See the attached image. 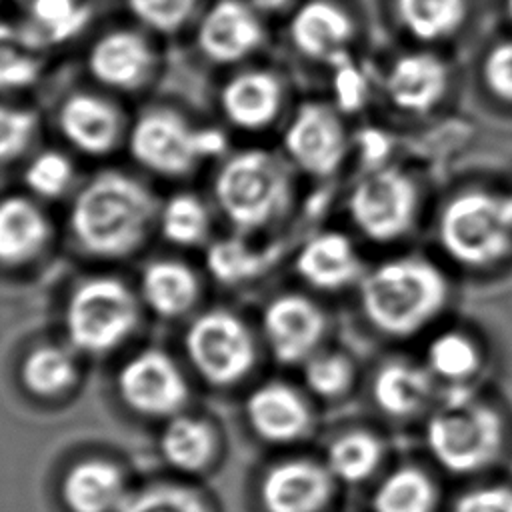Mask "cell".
Listing matches in <instances>:
<instances>
[{"mask_svg": "<svg viewBox=\"0 0 512 512\" xmlns=\"http://www.w3.org/2000/svg\"><path fill=\"white\" fill-rule=\"evenodd\" d=\"M160 200L136 176L106 168L72 192L66 228L74 246L98 262L132 258L156 230Z\"/></svg>", "mask_w": 512, "mask_h": 512, "instance_id": "obj_1", "label": "cell"}, {"mask_svg": "<svg viewBox=\"0 0 512 512\" xmlns=\"http://www.w3.org/2000/svg\"><path fill=\"white\" fill-rule=\"evenodd\" d=\"M356 290L368 324L390 338L416 336L450 302L446 274L422 256H398L366 268Z\"/></svg>", "mask_w": 512, "mask_h": 512, "instance_id": "obj_2", "label": "cell"}, {"mask_svg": "<svg viewBox=\"0 0 512 512\" xmlns=\"http://www.w3.org/2000/svg\"><path fill=\"white\" fill-rule=\"evenodd\" d=\"M290 162L266 148L230 150L212 176V200L230 230L258 236L284 218L292 202Z\"/></svg>", "mask_w": 512, "mask_h": 512, "instance_id": "obj_3", "label": "cell"}, {"mask_svg": "<svg viewBox=\"0 0 512 512\" xmlns=\"http://www.w3.org/2000/svg\"><path fill=\"white\" fill-rule=\"evenodd\" d=\"M142 314L136 286L114 274H90L66 294L62 306L66 344L82 356H108L136 334Z\"/></svg>", "mask_w": 512, "mask_h": 512, "instance_id": "obj_4", "label": "cell"}, {"mask_svg": "<svg viewBox=\"0 0 512 512\" xmlns=\"http://www.w3.org/2000/svg\"><path fill=\"white\" fill-rule=\"evenodd\" d=\"M126 150L134 164L166 180H182L204 162L230 152L228 136L218 126L192 124L172 106H150L130 124Z\"/></svg>", "mask_w": 512, "mask_h": 512, "instance_id": "obj_5", "label": "cell"}, {"mask_svg": "<svg viewBox=\"0 0 512 512\" xmlns=\"http://www.w3.org/2000/svg\"><path fill=\"white\" fill-rule=\"evenodd\" d=\"M426 444L434 460L452 474L482 470L502 446L500 414L476 398L472 384L444 386L426 424Z\"/></svg>", "mask_w": 512, "mask_h": 512, "instance_id": "obj_6", "label": "cell"}, {"mask_svg": "<svg viewBox=\"0 0 512 512\" xmlns=\"http://www.w3.org/2000/svg\"><path fill=\"white\" fill-rule=\"evenodd\" d=\"M182 348L192 372L212 388L240 384L258 364L256 332L224 306L196 312L182 332Z\"/></svg>", "mask_w": 512, "mask_h": 512, "instance_id": "obj_7", "label": "cell"}, {"mask_svg": "<svg viewBox=\"0 0 512 512\" xmlns=\"http://www.w3.org/2000/svg\"><path fill=\"white\" fill-rule=\"evenodd\" d=\"M442 250L460 266L490 268L512 252V226L500 194L466 190L446 202L436 226Z\"/></svg>", "mask_w": 512, "mask_h": 512, "instance_id": "obj_8", "label": "cell"}, {"mask_svg": "<svg viewBox=\"0 0 512 512\" xmlns=\"http://www.w3.org/2000/svg\"><path fill=\"white\" fill-rule=\"evenodd\" d=\"M354 228L376 244H390L410 234L420 210L416 182L390 164L364 170L346 198Z\"/></svg>", "mask_w": 512, "mask_h": 512, "instance_id": "obj_9", "label": "cell"}, {"mask_svg": "<svg viewBox=\"0 0 512 512\" xmlns=\"http://www.w3.org/2000/svg\"><path fill=\"white\" fill-rule=\"evenodd\" d=\"M352 150L342 112L330 102H300L282 132V152L292 168L312 176L336 174Z\"/></svg>", "mask_w": 512, "mask_h": 512, "instance_id": "obj_10", "label": "cell"}, {"mask_svg": "<svg viewBox=\"0 0 512 512\" xmlns=\"http://www.w3.org/2000/svg\"><path fill=\"white\" fill-rule=\"evenodd\" d=\"M114 382L124 406L146 418L168 420L184 410L190 396V384L180 364L156 346L128 356L118 366Z\"/></svg>", "mask_w": 512, "mask_h": 512, "instance_id": "obj_11", "label": "cell"}, {"mask_svg": "<svg viewBox=\"0 0 512 512\" xmlns=\"http://www.w3.org/2000/svg\"><path fill=\"white\" fill-rule=\"evenodd\" d=\"M266 38V18L246 0H208L192 24L198 54L222 68L248 62L264 48Z\"/></svg>", "mask_w": 512, "mask_h": 512, "instance_id": "obj_12", "label": "cell"}, {"mask_svg": "<svg viewBox=\"0 0 512 512\" xmlns=\"http://www.w3.org/2000/svg\"><path fill=\"white\" fill-rule=\"evenodd\" d=\"M260 340L284 366H302L322 348L328 332L324 308L304 292L274 294L260 310Z\"/></svg>", "mask_w": 512, "mask_h": 512, "instance_id": "obj_13", "label": "cell"}, {"mask_svg": "<svg viewBox=\"0 0 512 512\" xmlns=\"http://www.w3.org/2000/svg\"><path fill=\"white\" fill-rule=\"evenodd\" d=\"M84 64L100 88L138 92L156 74L158 52L150 32L140 26H112L90 42Z\"/></svg>", "mask_w": 512, "mask_h": 512, "instance_id": "obj_14", "label": "cell"}, {"mask_svg": "<svg viewBox=\"0 0 512 512\" xmlns=\"http://www.w3.org/2000/svg\"><path fill=\"white\" fill-rule=\"evenodd\" d=\"M60 138L80 156L106 158L126 142L128 120L120 106L92 90L68 92L56 108Z\"/></svg>", "mask_w": 512, "mask_h": 512, "instance_id": "obj_15", "label": "cell"}, {"mask_svg": "<svg viewBox=\"0 0 512 512\" xmlns=\"http://www.w3.org/2000/svg\"><path fill=\"white\" fill-rule=\"evenodd\" d=\"M284 104V80L270 68H236L218 88V110L224 122L246 134L268 130L280 118Z\"/></svg>", "mask_w": 512, "mask_h": 512, "instance_id": "obj_16", "label": "cell"}, {"mask_svg": "<svg viewBox=\"0 0 512 512\" xmlns=\"http://www.w3.org/2000/svg\"><path fill=\"white\" fill-rule=\"evenodd\" d=\"M354 20L334 0H300L286 16L290 46L312 62L332 66L352 54Z\"/></svg>", "mask_w": 512, "mask_h": 512, "instance_id": "obj_17", "label": "cell"}, {"mask_svg": "<svg viewBox=\"0 0 512 512\" xmlns=\"http://www.w3.org/2000/svg\"><path fill=\"white\" fill-rule=\"evenodd\" d=\"M292 268L312 290L334 294L358 286L366 268L352 238L340 230H318L296 250Z\"/></svg>", "mask_w": 512, "mask_h": 512, "instance_id": "obj_18", "label": "cell"}, {"mask_svg": "<svg viewBox=\"0 0 512 512\" xmlns=\"http://www.w3.org/2000/svg\"><path fill=\"white\" fill-rule=\"evenodd\" d=\"M450 68L432 52H408L396 56L384 74L388 102L412 116L432 112L448 94Z\"/></svg>", "mask_w": 512, "mask_h": 512, "instance_id": "obj_19", "label": "cell"}, {"mask_svg": "<svg viewBox=\"0 0 512 512\" xmlns=\"http://www.w3.org/2000/svg\"><path fill=\"white\" fill-rule=\"evenodd\" d=\"M244 414L254 434L268 444H288L302 438L312 412L306 398L284 380H266L250 390Z\"/></svg>", "mask_w": 512, "mask_h": 512, "instance_id": "obj_20", "label": "cell"}, {"mask_svg": "<svg viewBox=\"0 0 512 512\" xmlns=\"http://www.w3.org/2000/svg\"><path fill=\"white\" fill-rule=\"evenodd\" d=\"M328 468L310 458L274 464L260 480V504L266 512H320L332 494Z\"/></svg>", "mask_w": 512, "mask_h": 512, "instance_id": "obj_21", "label": "cell"}, {"mask_svg": "<svg viewBox=\"0 0 512 512\" xmlns=\"http://www.w3.org/2000/svg\"><path fill=\"white\" fill-rule=\"evenodd\" d=\"M136 292L146 312L162 320H178L198 306L202 282L188 262L154 258L140 270Z\"/></svg>", "mask_w": 512, "mask_h": 512, "instance_id": "obj_22", "label": "cell"}, {"mask_svg": "<svg viewBox=\"0 0 512 512\" xmlns=\"http://www.w3.org/2000/svg\"><path fill=\"white\" fill-rule=\"evenodd\" d=\"M52 240V222L42 202L30 194L0 198V266L22 268L36 262Z\"/></svg>", "mask_w": 512, "mask_h": 512, "instance_id": "obj_23", "label": "cell"}, {"mask_svg": "<svg viewBox=\"0 0 512 512\" xmlns=\"http://www.w3.org/2000/svg\"><path fill=\"white\" fill-rule=\"evenodd\" d=\"M440 384L430 370L412 360H390L384 362L372 378V400L392 418H412L426 410Z\"/></svg>", "mask_w": 512, "mask_h": 512, "instance_id": "obj_24", "label": "cell"}, {"mask_svg": "<svg viewBox=\"0 0 512 512\" xmlns=\"http://www.w3.org/2000/svg\"><path fill=\"white\" fill-rule=\"evenodd\" d=\"M278 254L276 246L258 244L256 236L230 230L206 244L204 264L214 282L236 288L260 280L276 264Z\"/></svg>", "mask_w": 512, "mask_h": 512, "instance_id": "obj_25", "label": "cell"}, {"mask_svg": "<svg viewBox=\"0 0 512 512\" xmlns=\"http://www.w3.org/2000/svg\"><path fill=\"white\" fill-rule=\"evenodd\" d=\"M128 494L118 466L102 458L76 462L62 480V500L70 512H120Z\"/></svg>", "mask_w": 512, "mask_h": 512, "instance_id": "obj_26", "label": "cell"}, {"mask_svg": "<svg viewBox=\"0 0 512 512\" xmlns=\"http://www.w3.org/2000/svg\"><path fill=\"white\" fill-rule=\"evenodd\" d=\"M48 52L22 20H0V94L32 88L44 74Z\"/></svg>", "mask_w": 512, "mask_h": 512, "instance_id": "obj_27", "label": "cell"}, {"mask_svg": "<svg viewBox=\"0 0 512 512\" xmlns=\"http://www.w3.org/2000/svg\"><path fill=\"white\" fill-rule=\"evenodd\" d=\"M20 384L38 398H56L66 394L80 376L76 352L56 342L32 346L18 368Z\"/></svg>", "mask_w": 512, "mask_h": 512, "instance_id": "obj_28", "label": "cell"}, {"mask_svg": "<svg viewBox=\"0 0 512 512\" xmlns=\"http://www.w3.org/2000/svg\"><path fill=\"white\" fill-rule=\"evenodd\" d=\"M156 230L170 246L206 248L212 240L210 206L194 192H174L160 202Z\"/></svg>", "mask_w": 512, "mask_h": 512, "instance_id": "obj_29", "label": "cell"}, {"mask_svg": "<svg viewBox=\"0 0 512 512\" xmlns=\"http://www.w3.org/2000/svg\"><path fill=\"white\" fill-rule=\"evenodd\" d=\"M158 446L162 458L174 470L198 472L210 462L216 440L206 420L180 412L166 420Z\"/></svg>", "mask_w": 512, "mask_h": 512, "instance_id": "obj_30", "label": "cell"}, {"mask_svg": "<svg viewBox=\"0 0 512 512\" xmlns=\"http://www.w3.org/2000/svg\"><path fill=\"white\" fill-rule=\"evenodd\" d=\"M92 18L88 0H32L22 12V22L48 50L76 40Z\"/></svg>", "mask_w": 512, "mask_h": 512, "instance_id": "obj_31", "label": "cell"}, {"mask_svg": "<svg viewBox=\"0 0 512 512\" xmlns=\"http://www.w3.org/2000/svg\"><path fill=\"white\" fill-rule=\"evenodd\" d=\"M424 366L440 388L470 384L482 368V350L466 332L442 330L426 344Z\"/></svg>", "mask_w": 512, "mask_h": 512, "instance_id": "obj_32", "label": "cell"}, {"mask_svg": "<svg viewBox=\"0 0 512 512\" xmlns=\"http://www.w3.org/2000/svg\"><path fill=\"white\" fill-rule=\"evenodd\" d=\"M466 12V0H396L400 26L420 42L450 38L462 26Z\"/></svg>", "mask_w": 512, "mask_h": 512, "instance_id": "obj_33", "label": "cell"}, {"mask_svg": "<svg viewBox=\"0 0 512 512\" xmlns=\"http://www.w3.org/2000/svg\"><path fill=\"white\" fill-rule=\"evenodd\" d=\"M382 454L384 446L380 438L366 430H350L330 442L324 466L334 480L356 484L378 468Z\"/></svg>", "mask_w": 512, "mask_h": 512, "instance_id": "obj_34", "label": "cell"}, {"mask_svg": "<svg viewBox=\"0 0 512 512\" xmlns=\"http://www.w3.org/2000/svg\"><path fill=\"white\" fill-rule=\"evenodd\" d=\"M26 194L40 202H54L74 192L76 166L68 152L46 148L32 154L22 168Z\"/></svg>", "mask_w": 512, "mask_h": 512, "instance_id": "obj_35", "label": "cell"}, {"mask_svg": "<svg viewBox=\"0 0 512 512\" xmlns=\"http://www.w3.org/2000/svg\"><path fill=\"white\" fill-rule=\"evenodd\" d=\"M436 488L416 468H400L388 474L372 494L374 512H432Z\"/></svg>", "mask_w": 512, "mask_h": 512, "instance_id": "obj_36", "label": "cell"}, {"mask_svg": "<svg viewBox=\"0 0 512 512\" xmlns=\"http://www.w3.org/2000/svg\"><path fill=\"white\" fill-rule=\"evenodd\" d=\"M208 0H122L128 16L142 30L174 36L192 28Z\"/></svg>", "mask_w": 512, "mask_h": 512, "instance_id": "obj_37", "label": "cell"}, {"mask_svg": "<svg viewBox=\"0 0 512 512\" xmlns=\"http://www.w3.org/2000/svg\"><path fill=\"white\" fill-rule=\"evenodd\" d=\"M300 368L306 390L324 400H334L346 394L356 378L352 358L338 350L320 348Z\"/></svg>", "mask_w": 512, "mask_h": 512, "instance_id": "obj_38", "label": "cell"}, {"mask_svg": "<svg viewBox=\"0 0 512 512\" xmlns=\"http://www.w3.org/2000/svg\"><path fill=\"white\" fill-rule=\"evenodd\" d=\"M38 134V114L26 106L0 102V168L24 158Z\"/></svg>", "mask_w": 512, "mask_h": 512, "instance_id": "obj_39", "label": "cell"}, {"mask_svg": "<svg viewBox=\"0 0 512 512\" xmlns=\"http://www.w3.org/2000/svg\"><path fill=\"white\" fill-rule=\"evenodd\" d=\"M120 512H210V508L188 486L156 484L128 494Z\"/></svg>", "mask_w": 512, "mask_h": 512, "instance_id": "obj_40", "label": "cell"}, {"mask_svg": "<svg viewBox=\"0 0 512 512\" xmlns=\"http://www.w3.org/2000/svg\"><path fill=\"white\" fill-rule=\"evenodd\" d=\"M332 70V104L342 114H354L362 110L370 98V80L364 68L354 62V56H346Z\"/></svg>", "mask_w": 512, "mask_h": 512, "instance_id": "obj_41", "label": "cell"}, {"mask_svg": "<svg viewBox=\"0 0 512 512\" xmlns=\"http://www.w3.org/2000/svg\"><path fill=\"white\" fill-rule=\"evenodd\" d=\"M482 80L492 96L512 104V40L494 44L482 62Z\"/></svg>", "mask_w": 512, "mask_h": 512, "instance_id": "obj_42", "label": "cell"}, {"mask_svg": "<svg viewBox=\"0 0 512 512\" xmlns=\"http://www.w3.org/2000/svg\"><path fill=\"white\" fill-rule=\"evenodd\" d=\"M452 512H512V488L482 486L464 492Z\"/></svg>", "mask_w": 512, "mask_h": 512, "instance_id": "obj_43", "label": "cell"}, {"mask_svg": "<svg viewBox=\"0 0 512 512\" xmlns=\"http://www.w3.org/2000/svg\"><path fill=\"white\" fill-rule=\"evenodd\" d=\"M352 148L358 150V156L366 164V170L386 166V158L390 152V142L384 132L366 128L356 134V140H352Z\"/></svg>", "mask_w": 512, "mask_h": 512, "instance_id": "obj_44", "label": "cell"}, {"mask_svg": "<svg viewBox=\"0 0 512 512\" xmlns=\"http://www.w3.org/2000/svg\"><path fill=\"white\" fill-rule=\"evenodd\" d=\"M246 2L260 16H264L268 20V18H274V16H288L300 0H246Z\"/></svg>", "mask_w": 512, "mask_h": 512, "instance_id": "obj_45", "label": "cell"}, {"mask_svg": "<svg viewBox=\"0 0 512 512\" xmlns=\"http://www.w3.org/2000/svg\"><path fill=\"white\" fill-rule=\"evenodd\" d=\"M500 198H502L504 214H506V218H508V222H510V226H512V190L506 192V194H500Z\"/></svg>", "mask_w": 512, "mask_h": 512, "instance_id": "obj_46", "label": "cell"}, {"mask_svg": "<svg viewBox=\"0 0 512 512\" xmlns=\"http://www.w3.org/2000/svg\"><path fill=\"white\" fill-rule=\"evenodd\" d=\"M6 2H10L14 8H18L20 12H24L28 6H30V2L32 0H6Z\"/></svg>", "mask_w": 512, "mask_h": 512, "instance_id": "obj_47", "label": "cell"}, {"mask_svg": "<svg viewBox=\"0 0 512 512\" xmlns=\"http://www.w3.org/2000/svg\"><path fill=\"white\" fill-rule=\"evenodd\" d=\"M506 8H508V12H510V16H512V0H506Z\"/></svg>", "mask_w": 512, "mask_h": 512, "instance_id": "obj_48", "label": "cell"}]
</instances>
